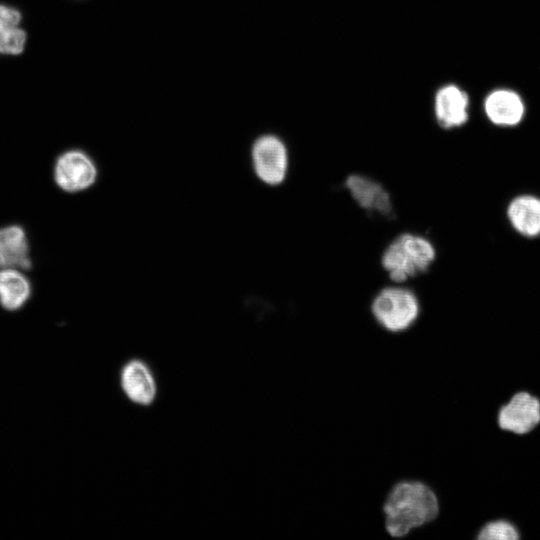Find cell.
Masks as SVG:
<instances>
[{
    "mask_svg": "<svg viewBox=\"0 0 540 540\" xmlns=\"http://www.w3.org/2000/svg\"><path fill=\"white\" fill-rule=\"evenodd\" d=\"M478 540H516L519 538L517 529L504 520L491 521L480 528Z\"/></svg>",
    "mask_w": 540,
    "mask_h": 540,
    "instance_id": "obj_15",
    "label": "cell"
},
{
    "mask_svg": "<svg viewBox=\"0 0 540 540\" xmlns=\"http://www.w3.org/2000/svg\"><path fill=\"white\" fill-rule=\"evenodd\" d=\"M434 115L443 129L463 126L469 119L468 94L456 84L441 86L434 97Z\"/></svg>",
    "mask_w": 540,
    "mask_h": 540,
    "instance_id": "obj_8",
    "label": "cell"
},
{
    "mask_svg": "<svg viewBox=\"0 0 540 540\" xmlns=\"http://www.w3.org/2000/svg\"><path fill=\"white\" fill-rule=\"evenodd\" d=\"M27 34L19 26L0 25V55H19L26 45Z\"/></svg>",
    "mask_w": 540,
    "mask_h": 540,
    "instance_id": "obj_14",
    "label": "cell"
},
{
    "mask_svg": "<svg viewBox=\"0 0 540 540\" xmlns=\"http://www.w3.org/2000/svg\"><path fill=\"white\" fill-rule=\"evenodd\" d=\"M506 216L511 227L521 236H540V197L522 194L507 205Z\"/></svg>",
    "mask_w": 540,
    "mask_h": 540,
    "instance_id": "obj_12",
    "label": "cell"
},
{
    "mask_svg": "<svg viewBox=\"0 0 540 540\" xmlns=\"http://www.w3.org/2000/svg\"><path fill=\"white\" fill-rule=\"evenodd\" d=\"M440 511V499L435 489L416 478L394 482L382 503L384 528L392 539H404L411 532L432 524Z\"/></svg>",
    "mask_w": 540,
    "mask_h": 540,
    "instance_id": "obj_1",
    "label": "cell"
},
{
    "mask_svg": "<svg viewBox=\"0 0 540 540\" xmlns=\"http://www.w3.org/2000/svg\"><path fill=\"white\" fill-rule=\"evenodd\" d=\"M22 15L18 9L0 4V25L19 26Z\"/></svg>",
    "mask_w": 540,
    "mask_h": 540,
    "instance_id": "obj_16",
    "label": "cell"
},
{
    "mask_svg": "<svg viewBox=\"0 0 540 540\" xmlns=\"http://www.w3.org/2000/svg\"><path fill=\"white\" fill-rule=\"evenodd\" d=\"M52 176L55 185L64 193H81L95 185L98 168L94 159L84 150L71 148L55 159Z\"/></svg>",
    "mask_w": 540,
    "mask_h": 540,
    "instance_id": "obj_4",
    "label": "cell"
},
{
    "mask_svg": "<svg viewBox=\"0 0 540 540\" xmlns=\"http://www.w3.org/2000/svg\"><path fill=\"white\" fill-rule=\"evenodd\" d=\"M540 422V401L526 392L513 396L498 413L501 429L524 434Z\"/></svg>",
    "mask_w": 540,
    "mask_h": 540,
    "instance_id": "obj_9",
    "label": "cell"
},
{
    "mask_svg": "<svg viewBox=\"0 0 540 540\" xmlns=\"http://www.w3.org/2000/svg\"><path fill=\"white\" fill-rule=\"evenodd\" d=\"M488 120L501 127L518 125L525 115V104L521 96L512 89L498 88L491 91L483 102Z\"/></svg>",
    "mask_w": 540,
    "mask_h": 540,
    "instance_id": "obj_11",
    "label": "cell"
},
{
    "mask_svg": "<svg viewBox=\"0 0 540 540\" xmlns=\"http://www.w3.org/2000/svg\"><path fill=\"white\" fill-rule=\"evenodd\" d=\"M120 385L134 404L151 405L157 397V382L149 365L140 359L129 360L121 369Z\"/></svg>",
    "mask_w": 540,
    "mask_h": 540,
    "instance_id": "obj_7",
    "label": "cell"
},
{
    "mask_svg": "<svg viewBox=\"0 0 540 540\" xmlns=\"http://www.w3.org/2000/svg\"><path fill=\"white\" fill-rule=\"evenodd\" d=\"M344 187L352 200L364 211L383 218H392V196L379 181L364 174L352 173L345 178Z\"/></svg>",
    "mask_w": 540,
    "mask_h": 540,
    "instance_id": "obj_6",
    "label": "cell"
},
{
    "mask_svg": "<svg viewBox=\"0 0 540 540\" xmlns=\"http://www.w3.org/2000/svg\"><path fill=\"white\" fill-rule=\"evenodd\" d=\"M251 160L257 178L268 186H279L287 178L289 152L285 142L274 134L259 136L251 147Z\"/></svg>",
    "mask_w": 540,
    "mask_h": 540,
    "instance_id": "obj_5",
    "label": "cell"
},
{
    "mask_svg": "<svg viewBox=\"0 0 540 540\" xmlns=\"http://www.w3.org/2000/svg\"><path fill=\"white\" fill-rule=\"evenodd\" d=\"M32 292V282L23 270L0 269L1 308L9 312L20 310L30 300Z\"/></svg>",
    "mask_w": 540,
    "mask_h": 540,
    "instance_id": "obj_13",
    "label": "cell"
},
{
    "mask_svg": "<svg viewBox=\"0 0 540 540\" xmlns=\"http://www.w3.org/2000/svg\"><path fill=\"white\" fill-rule=\"evenodd\" d=\"M31 246L25 228L17 223L0 227V269H32Z\"/></svg>",
    "mask_w": 540,
    "mask_h": 540,
    "instance_id": "obj_10",
    "label": "cell"
},
{
    "mask_svg": "<svg viewBox=\"0 0 540 540\" xmlns=\"http://www.w3.org/2000/svg\"><path fill=\"white\" fill-rule=\"evenodd\" d=\"M417 294L402 284L385 286L370 302V314L384 332L396 335L411 330L421 317Z\"/></svg>",
    "mask_w": 540,
    "mask_h": 540,
    "instance_id": "obj_3",
    "label": "cell"
},
{
    "mask_svg": "<svg viewBox=\"0 0 540 540\" xmlns=\"http://www.w3.org/2000/svg\"><path fill=\"white\" fill-rule=\"evenodd\" d=\"M436 257V247L429 238L418 233L403 232L386 245L380 256V264L392 283L403 284L426 273Z\"/></svg>",
    "mask_w": 540,
    "mask_h": 540,
    "instance_id": "obj_2",
    "label": "cell"
}]
</instances>
